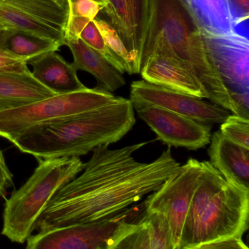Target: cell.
I'll return each instance as SVG.
<instances>
[{
  "instance_id": "6da1fadb",
  "label": "cell",
  "mask_w": 249,
  "mask_h": 249,
  "mask_svg": "<svg viewBox=\"0 0 249 249\" xmlns=\"http://www.w3.org/2000/svg\"><path fill=\"white\" fill-rule=\"evenodd\" d=\"M147 143L94 149L81 174L64 184L51 199L35 230L42 232L108 219L160 188L181 164L172 156L171 146L152 162H139L133 154Z\"/></svg>"
},
{
  "instance_id": "7a4b0ae2",
  "label": "cell",
  "mask_w": 249,
  "mask_h": 249,
  "mask_svg": "<svg viewBox=\"0 0 249 249\" xmlns=\"http://www.w3.org/2000/svg\"><path fill=\"white\" fill-rule=\"evenodd\" d=\"M145 4L147 25L140 69L155 55L177 60L197 76L208 99L231 112L229 89L208 57L201 27L186 0H145Z\"/></svg>"
},
{
  "instance_id": "3957f363",
  "label": "cell",
  "mask_w": 249,
  "mask_h": 249,
  "mask_svg": "<svg viewBox=\"0 0 249 249\" xmlns=\"http://www.w3.org/2000/svg\"><path fill=\"white\" fill-rule=\"evenodd\" d=\"M135 122L130 99L118 96L106 106L31 127L13 143L38 161L80 158L96 147L116 143L131 130Z\"/></svg>"
},
{
  "instance_id": "277c9868",
  "label": "cell",
  "mask_w": 249,
  "mask_h": 249,
  "mask_svg": "<svg viewBox=\"0 0 249 249\" xmlns=\"http://www.w3.org/2000/svg\"><path fill=\"white\" fill-rule=\"evenodd\" d=\"M38 162L32 175L4 204L1 234L13 242L23 244L27 241L56 193L84 168L78 157Z\"/></svg>"
},
{
  "instance_id": "5b68a950",
  "label": "cell",
  "mask_w": 249,
  "mask_h": 249,
  "mask_svg": "<svg viewBox=\"0 0 249 249\" xmlns=\"http://www.w3.org/2000/svg\"><path fill=\"white\" fill-rule=\"evenodd\" d=\"M118 96L96 87L56 95L20 107L0 111V137L13 143L31 127L50 124L110 105Z\"/></svg>"
},
{
  "instance_id": "8992f818",
  "label": "cell",
  "mask_w": 249,
  "mask_h": 249,
  "mask_svg": "<svg viewBox=\"0 0 249 249\" xmlns=\"http://www.w3.org/2000/svg\"><path fill=\"white\" fill-rule=\"evenodd\" d=\"M249 212V190L228 182L197 219L183 228L178 247L191 248L224 238H242L248 229Z\"/></svg>"
},
{
  "instance_id": "52a82bcc",
  "label": "cell",
  "mask_w": 249,
  "mask_h": 249,
  "mask_svg": "<svg viewBox=\"0 0 249 249\" xmlns=\"http://www.w3.org/2000/svg\"><path fill=\"white\" fill-rule=\"evenodd\" d=\"M145 210L143 202L108 219L38 232L28 238L26 249H108L119 231Z\"/></svg>"
},
{
  "instance_id": "ba28073f",
  "label": "cell",
  "mask_w": 249,
  "mask_h": 249,
  "mask_svg": "<svg viewBox=\"0 0 249 249\" xmlns=\"http://www.w3.org/2000/svg\"><path fill=\"white\" fill-rule=\"evenodd\" d=\"M202 171V161L190 158L160 188L144 200L145 212L160 213L166 217L177 247Z\"/></svg>"
},
{
  "instance_id": "9c48e42d",
  "label": "cell",
  "mask_w": 249,
  "mask_h": 249,
  "mask_svg": "<svg viewBox=\"0 0 249 249\" xmlns=\"http://www.w3.org/2000/svg\"><path fill=\"white\" fill-rule=\"evenodd\" d=\"M130 99L162 108L209 126L222 124L230 115L229 111L217 105L144 80L132 83Z\"/></svg>"
},
{
  "instance_id": "30bf717a",
  "label": "cell",
  "mask_w": 249,
  "mask_h": 249,
  "mask_svg": "<svg viewBox=\"0 0 249 249\" xmlns=\"http://www.w3.org/2000/svg\"><path fill=\"white\" fill-rule=\"evenodd\" d=\"M139 118L168 146L197 150L211 139V126L152 105L132 102Z\"/></svg>"
},
{
  "instance_id": "8fae6325",
  "label": "cell",
  "mask_w": 249,
  "mask_h": 249,
  "mask_svg": "<svg viewBox=\"0 0 249 249\" xmlns=\"http://www.w3.org/2000/svg\"><path fill=\"white\" fill-rule=\"evenodd\" d=\"M203 32L211 62L230 90L249 91V41L237 32L227 35Z\"/></svg>"
},
{
  "instance_id": "7c38bea8",
  "label": "cell",
  "mask_w": 249,
  "mask_h": 249,
  "mask_svg": "<svg viewBox=\"0 0 249 249\" xmlns=\"http://www.w3.org/2000/svg\"><path fill=\"white\" fill-rule=\"evenodd\" d=\"M104 13L128 51L133 74H140V61L146 35L145 0H106Z\"/></svg>"
},
{
  "instance_id": "4fadbf2b",
  "label": "cell",
  "mask_w": 249,
  "mask_h": 249,
  "mask_svg": "<svg viewBox=\"0 0 249 249\" xmlns=\"http://www.w3.org/2000/svg\"><path fill=\"white\" fill-rule=\"evenodd\" d=\"M140 74L148 83L199 99H208L206 90L197 76L177 60L155 55L141 67Z\"/></svg>"
},
{
  "instance_id": "5bb4252c",
  "label": "cell",
  "mask_w": 249,
  "mask_h": 249,
  "mask_svg": "<svg viewBox=\"0 0 249 249\" xmlns=\"http://www.w3.org/2000/svg\"><path fill=\"white\" fill-rule=\"evenodd\" d=\"M210 163L232 183L249 190V149L225 137L220 130L211 135Z\"/></svg>"
},
{
  "instance_id": "9a60e30c",
  "label": "cell",
  "mask_w": 249,
  "mask_h": 249,
  "mask_svg": "<svg viewBox=\"0 0 249 249\" xmlns=\"http://www.w3.org/2000/svg\"><path fill=\"white\" fill-rule=\"evenodd\" d=\"M34 77L57 95L76 93L86 89L77 71L57 51H51L28 62Z\"/></svg>"
},
{
  "instance_id": "2e32d148",
  "label": "cell",
  "mask_w": 249,
  "mask_h": 249,
  "mask_svg": "<svg viewBox=\"0 0 249 249\" xmlns=\"http://www.w3.org/2000/svg\"><path fill=\"white\" fill-rule=\"evenodd\" d=\"M32 71H0V111L20 107L56 96Z\"/></svg>"
},
{
  "instance_id": "e0dca14e",
  "label": "cell",
  "mask_w": 249,
  "mask_h": 249,
  "mask_svg": "<svg viewBox=\"0 0 249 249\" xmlns=\"http://www.w3.org/2000/svg\"><path fill=\"white\" fill-rule=\"evenodd\" d=\"M64 45L68 47L73 54L71 64L75 70L93 75L97 82L96 87L113 93L125 86L126 80L122 74L81 39H65Z\"/></svg>"
},
{
  "instance_id": "ac0fdd59",
  "label": "cell",
  "mask_w": 249,
  "mask_h": 249,
  "mask_svg": "<svg viewBox=\"0 0 249 249\" xmlns=\"http://www.w3.org/2000/svg\"><path fill=\"white\" fill-rule=\"evenodd\" d=\"M202 30L212 35L235 31V18L230 0H186Z\"/></svg>"
},
{
  "instance_id": "d6986e66",
  "label": "cell",
  "mask_w": 249,
  "mask_h": 249,
  "mask_svg": "<svg viewBox=\"0 0 249 249\" xmlns=\"http://www.w3.org/2000/svg\"><path fill=\"white\" fill-rule=\"evenodd\" d=\"M0 23L13 30L35 35L64 45V32L26 13L0 4Z\"/></svg>"
},
{
  "instance_id": "ffe728a7",
  "label": "cell",
  "mask_w": 249,
  "mask_h": 249,
  "mask_svg": "<svg viewBox=\"0 0 249 249\" xmlns=\"http://www.w3.org/2000/svg\"><path fill=\"white\" fill-rule=\"evenodd\" d=\"M0 4L26 13L64 32L70 9L51 0H0Z\"/></svg>"
},
{
  "instance_id": "44dd1931",
  "label": "cell",
  "mask_w": 249,
  "mask_h": 249,
  "mask_svg": "<svg viewBox=\"0 0 249 249\" xmlns=\"http://www.w3.org/2000/svg\"><path fill=\"white\" fill-rule=\"evenodd\" d=\"M6 49L12 55L29 62L51 51H57L61 45L54 41L39 37L20 31L13 30L6 40Z\"/></svg>"
},
{
  "instance_id": "7402d4cb",
  "label": "cell",
  "mask_w": 249,
  "mask_h": 249,
  "mask_svg": "<svg viewBox=\"0 0 249 249\" xmlns=\"http://www.w3.org/2000/svg\"><path fill=\"white\" fill-rule=\"evenodd\" d=\"M108 249H150L149 229L143 216L126 225Z\"/></svg>"
},
{
  "instance_id": "603a6c76",
  "label": "cell",
  "mask_w": 249,
  "mask_h": 249,
  "mask_svg": "<svg viewBox=\"0 0 249 249\" xmlns=\"http://www.w3.org/2000/svg\"><path fill=\"white\" fill-rule=\"evenodd\" d=\"M79 39H81L88 46L99 53L121 74L127 72L129 74H133L131 68L127 65V63L124 62L105 43L93 20L89 22L85 26L79 35Z\"/></svg>"
},
{
  "instance_id": "cb8c5ba5",
  "label": "cell",
  "mask_w": 249,
  "mask_h": 249,
  "mask_svg": "<svg viewBox=\"0 0 249 249\" xmlns=\"http://www.w3.org/2000/svg\"><path fill=\"white\" fill-rule=\"evenodd\" d=\"M143 219L149 229L150 249H175L171 227L164 215L144 212Z\"/></svg>"
},
{
  "instance_id": "d4e9b609",
  "label": "cell",
  "mask_w": 249,
  "mask_h": 249,
  "mask_svg": "<svg viewBox=\"0 0 249 249\" xmlns=\"http://www.w3.org/2000/svg\"><path fill=\"white\" fill-rule=\"evenodd\" d=\"M93 22L97 28L105 43L109 47L111 51H114L124 62L127 63V65L131 68L133 74L131 57L115 29L105 20L98 18H96Z\"/></svg>"
},
{
  "instance_id": "484cf974",
  "label": "cell",
  "mask_w": 249,
  "mask_h": 249,
  "mask_svg": "<svg viewBox=\"0 0 249 249\" xmlns=\"http://www.w3.org/2000/svg\"><path fill=\"white\" fill-rule=\"evenodd\" d=\"M222 135L238 144L249 149V120L230 115L221 124Z\"/></svg>"
},
{
  "instance_id": "4316f807",
  "label": "cell",
  "mask_w": 249,
  "mask_h": 249,
  "mask_svg": "<svg viewBox=\"0 0 249 249\" xmlns=\"http://www.w3.org/2000/svg\"><path fill=\"white\" fill-rule=\"evenodd\" d=\"M13 31L0 23V71H29L26 61L14 56L6 49V40Z\"/></svg>"
},
{
  "instance_id": "83f0119b",
  "label": "cell",
  "mask_w": 249,
  "mask_h": 249,
  "mask_svg": "<svg viewBox=\"0 0 249 249\" xmlns=\"http://www.w3.org/2000/svg\"><path fill=\"white\" fill-rule=\"evenodd\" d=\"M70 16H79L94 20L99 11L105 8L102 0H68Z\"/></svg>"
},
{
  "instance_id": "f1b7e54d",
  "label": "cell",
  "mask_w": 249,
  "mask_h": 249,
  "mask_svg": "<svg viewBox=\"0 0 249 249\" xmlns=\"http://www.w3.org/2000/svg\"><path fill=\"white\" fill-rule=\"evenodd\" d=\"M232 115L249 120V91L230 90Z\"/></svg>"
},
{
  "instance_id": "f546056e",
  "label": "cell",
  "mask_w": 249,
  "mask_h": 249,
  "mask_svg": "<svg viewBox=\"0 0 249 249\" xmlns=\"http://www.w3.org/2000/svg\"><path fill=\"white\" fill-rule=\"evenodd\" d=\"M183 249H249L241 237L224 238Z\"/></svg>"
},
{
  "instance_id": "4dcf8cb0",
  "label": "cell",
  "mask_w": 249,
  "mask_h": 249,
  "mask_svg": "<svg viewBox=\"0 0 249 249\" xmlns=\"http://www.w3.org/2000/svg\"><path fill=\"white\" fill-rule=\"evenodd\" d=\"M13 186V174L7 166L2 150L0 149V197Z\"/></svg>"
},
{
  "instance_id": "1f68e13d",
  "label": "cell",
  "mask_w": 249,
  "mask_h": 249,
  "mask_svg": "<svg viewBox=\"0 0 249 249\" xmlns=\"http://www.w3.org/2000/svg\"><path fill=\"white\" fill-rule=\"evenodd\" d=\"M235 18V28L244 20L248 21L249 0H230Z\"/></svg>"
},
{
  "instance_id": "d6a6232c",
  "label": "cell",
  "mask_w": 249,
  "mask_h": 249,
  "mask_svg": "<svg viewBox=\"0 0 249 249\" xmlns=\"http://www.w3.org/2000/svg\"><path fill=\"white\" fill-rule=\"evenodd\" d=\"M63 7H69L68 0H51Z\"/></svg>"
},
{
  "instance_id": "836d02e7",
  "label": "cell",
  "mask_w": 249,
  "mask_h": 249,
  "mask_svg": "<svg viewBox=\"0 0 249 249\" xmlns=\"http://www.w3.org/2000/svg\"><path fill=\"white\" fill-rule=\"evenodd\" d=\"M102 1H103V2L105 3V6H106V4H107L106 0H102Z\"/></svg>"
},
{
  "instance_id": "e575fe53",
  "label": "cell",
  "mask_w": 249,
  "mask_h": 249,
  "mask_svg": "<svg viewBox=\"0 0 249 249\" xmlns=\"http://www.w3.org/2000/svg\"><path fill=\"white\" fill-rule=\"evenodd\" d=\"M175 249H183L180 248L179 247H177L176 248H175Z\"/></svg>"
}]
</instances>
